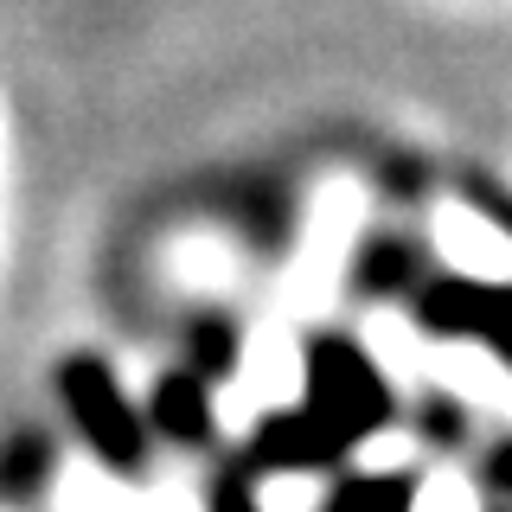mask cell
Returning <instances> with one entry per match:
<instances>
[{
    "instance_id": "cell-7",
    "label": "cell",
    "mask_w": 512,
    "mask_h": 512,
    "mask_svg": "<svg viewBox=\"0 0 512 512\" xmlns=\"http://www.w3.org/2000/svg\"><path fill=\"white\" fill-rule=\"evenodd\" d=\"M320 500H327V487L308 468H276V474L256 480V493H250L256 512H320Z\"/></svg>"
},
{
    "instance_id": "cell-10",
    "label": "cell",
    "mask_w": 512,
    "mask_h": 512,
    "mask_svg": "<svg viewBox=\"0 0 512 512\" xmlns=\"http://www.w3.org/2000/svg\"><path fill=\"white\" fill-rule=\"evenodd\" d=\"M154 404H160V423H167L173 436H199V429H205V416H199V410H205V397H199V391H186V384H167Z\"/></svg>"
},
{
    "instance_id": "cell-11",
    "label": "cell",
    "mask_w": 512,
    "mask_h": 512,
    "mask_svg": "<svg viewBox=\"0 0 512 512\" xmlns=\"http://www.w3.org/2000/svg\"><path fill=\"white\" fill-rule=\"evenodd\" d=\"M263 416V404L244 391V384H218V397H212V423L218 429H231V436H244V429Z\"/></svg>"
},
{
    "instance_id": "cell-3",
    "label": "cell",
    "mask_w": 512,
    "mask_h": 512,
    "mask_svg": "<svg viewBox=\"0 0 512 512\" xmlns=\"http://www.w3.org/2000/svg\"><path fill=\"white\" fill-rule=\"evenodd\" d=\"M429 237H436V256L461 282H487V288L512 282V231L493 224L487 212H474L461 199H442L436 218H429Z\"/></svg>"
},
{
    "instance_id": "cell-1",
    "label": "cell",
    "mask_w": 512,
    "mask_h": 512,
    "mask_svg": "<svg viewBox=\"0 0 512 512\" xmlns=\"http://www.w3.org/2000/svg\"><path fill=\"white\" fill-rule=\"evenodd\" d=\"M365 231V192L359 180H327L308 199V218H301V244L282 269V314H327L340 301V282L352 269V250H359Z\"/></svg>"
},
{
    "instance_id": "cell-4",
    "label": "cell",
    "mask_w": 512,
    "mask_h": 512,
    "mask_svg": "<svg viewBox=\"0 0 512 512\" xmlns=\"http://www.w3.org/2000/svg\"><path fill=\"white\" fill-rule=\"evenodd\" d=\"M237 384H244L263 410H295L301 397H308V352H301L288 314L256 320V333L244 340V372H237Z\"/></svg>"
},
{
    "instance_id": "cell-2",
    "label": "cell",
    "mask_w": 512,
    "mask_h": 512,
    "mask_svg": "<svg viewBox=\"0 0 512 512\" xmlns=\"http://www.w3.org/2000/svg\"><path fill=\"white\" fill-rule=\"evenodd\" d=\"M58 391H64V404H71L77 429L90 436L96 455H103L109 468H135L141 461V423H135V410H128V397L116 391V378L96 359H71L58 372Z\"/></svg>"
},
{
    "instance_id": "cell-9",
    "label": "cell",
    "mask_w": 512,
    "mask_h": 512,
    "mask_svg": "<svg viewBox=\"0 0 512 512\" xmlns=\"http://www.w3.org/2000/svg\"><path fill=\"white\" fill-rule=\"evenodd\" d=\"M410 512H480V493H474V480L461 468H436L410 493Z\"/></svg>"
},
{
    "instance_id": "cell-5",
    "label": "cell",
    "mask_w": 512,
    "mask_h": 512,
    "mask_svg": "<svg viewBox=\"0 0 512 512\" xmlns=\"http://www.w3.org/2000/svg\"><path fill=\"white\" fill-rule=\"evenodd\" d=\"M423 378H436L468 410H512V365L493 359L480 340H436L423 352Z\"/></svg>"
},
{
    "instance_id": "cell-8",
    "label": "cell",
    "mask_w": 512,
    "mask_h": 512,
    "mask_svg": "<svg viewBox=\"0 0 512 512\" xmlns=\"http://www.w3.org/2000/svg\"><path fill=\"white\" fill-rule=\"evenodd\" d=\"M410 461H416V442L404 436V429H378V436L352 442V468H359L365 480H391V474H404Z\"/></svg>"
},
{
    "instance_id": "cell-6",
    "label": "cell",
    "mask_w": 512,
    "mask_h": 512,
    "mask_svg": "<svg viewBox=\"0 0 512 512\" xmlns=\"http://www.w3.org/2000/svg\"><path fill=\"white\" fill-rule=\"evenodd\" d=\"M359 346H365V359H372L384 378H423V352H429V340L410 327V314L372 308V314L359 320Z\"/></svg>"
}]
</instances>
